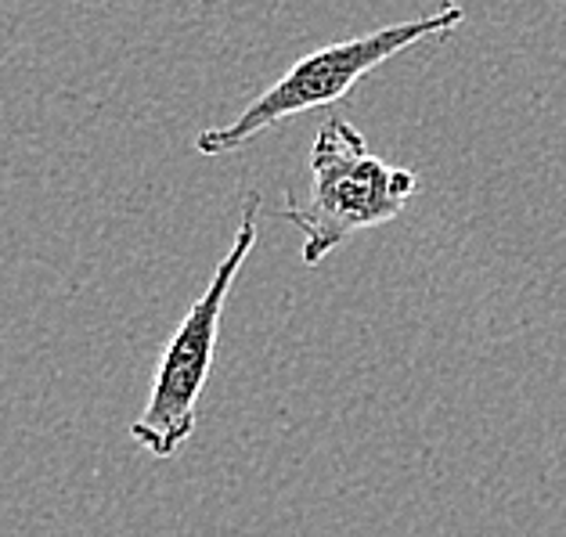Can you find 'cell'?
<instances>
[{"label":"cell","mask_w":566,"mask_h":537,"mask_svg":"<svg viewBox=\"0 0 566 537\" xmlns=\"http://www.w3.org/2000/svg\"><path fill=\"white\" fill-rule=\"evenodd\" d=\"M307 167V202H285L279 210V217L303 235L300 256L307 267H317L336 245L361 231L397 220L419 188L416 170L390 167L386 159L371 156L365 134L343 116L322 123Z\"/></svg>","instance_id":"1"},{"label":"cell","mask_w":566,"mask_h":537,"mask_svg":"<svg viewBox=\"0 0 566 537\" xmlns=\"http://www.w3.org/2000/svg\"><path fill=\"white\" fill-rule=\"evenodd\" d=\"M462 22H465V8L448 0L433 15L382 25V30H371L365 36L336 40V44H325L311 54H303L285 76L274 80L264 94H256L228 127L202 130L196 137V151L199 156H224V151L245 148L256 134L271 130L274 123L311 113V108H333L347 98L368 73H376L382 62H390L394 54L416 48L426 36L459 30Z\"/></svg>","instance_id":"2"},{"label":"cell","mask_w":566,"mask_h":537,"mask_svg":"<svg viewBox=\"0 0 566 537\" xmlns=\"http://www.w3.org/2000/svg\"><path fill=\"white\" fill-rule=\"evenodd\" d=\"M256 220H260V196L250 191L242 202V220L234 231L231 250L217 264L210 285L202 296L191 303L188 314L170 336L163 350L156 376H151V393L145 411L130 425L134 444H142L151 459H174L185 448V440L196 433L199 397L210 382L217 343H220V322H224V303L242 264L250 260L256 245Z\"/></svg>","instance_id":"3"},{"label":"cell","mask_w":566,"mask_h":537,"mask_svg":"<svg viewBox=\"0 0 566 537\" xmlns=\"http://www.w3.org/2000/svg\"><path fill=\"white\" fill-rule=\"evenodd\" d=\"M206 4H210V0H206Z\"/></svg>","instance_id":"4"}]
</instances>
